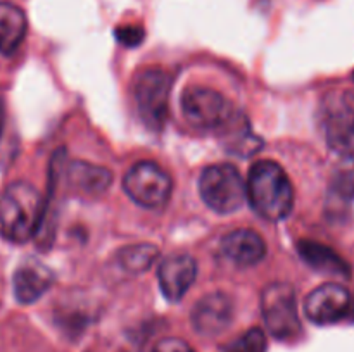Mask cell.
Instances as JSON below:
<instances>
[{"label":"cell","instance_id":"obj_1","mask_svg":"<svg viewBox=\"0 0 354 352\" xmlns=\"http://www.w3.org/2000/svg\"><path fill=\"white\" fill-rule=\"evenodd\" d=\"M245 195L256 214L266 221H282L294 207V188L282 166L259 161L251 168L245 182Z\"/></svg>","mask_w":354,"mask_h":352},{"label":"cell","instance_id":"obj_2","mask_svg":"<svg viewBox=\"0 0 354 352\" xmlns=\"http://www.w3.org/2000/svg\"><path fill=\"white\" fill-rule=\"evenodd\" d=\"M45 204L40 192L28 182H14L0 195V237L10 244H24L40 230Z\"/></svg>","mask_w":354,"mask_h":352},{"label":"cell","instance_id":"obj_3","mask_svg":"<svg viewBox=\"0 0 354 352\" xmlns=\"http://www.w3.org/2000/svg\"><path fill=\"white\" fill-rule=\"evenodd\" d=\"M199 193L209 209L218 214H232L248 200L245 182L232 164L207 166L199 178Z\"/></svg>","mask_w":354,"mask_h":352},{"label":"cell","instance_id":"obj_4","mask_svg":"<svg viewBox=\"0 0 354 352\" xmlns=\"http://www.w3.org/2000/svg\"><path fill=\"white\" fill-rule=\"evenodd\" d=\"M261 313L270 335L277 340H292L301 333L296 292L287 283H272L263 290Z\"/></svg>","mask_w":354,"mask_h":352},{"label":"cell","instance_id":"obj_5","mask_svg":"<svg viewBox=\"0 0 354 352\" xmlns=\"http://www.w3.org/2000/svg\"><path fill=\"white\" fill-rule=\"evenodd\" d=\"M171 78L162 69H145L135 79V102L145 126L161 131L168 119Z\"/></svg>","mask_w":354,"mask_h":352},{"label":"cell","instance_id":"obj_6","mask_svg":"<svg viewBox=\"0 0 354 352\" xmlns=\"http://www.w3.org/2000/svg\"><path fill=\"white\" fill-rule=\"evenodd\" d=\"M123 188L135 204L147 209H158L171 197L173 182L156 162L142 161L128 169L123 178Z\"/></svg>","mask_w":354,"mask_h":352},{"label":"cell","instance_id":"obj_7","mask_svg":"<svg viewBox=\"0 0 354 352\" xmlns=\"http://www.w3.org/2000/svg\"><path fill=\"white\" fill-rule=\"evenodd\" d=\"M182 113L189 124L199 130H218L234 117L230 102L207 86H190L183 92Z\"/></svg>","mask_w":354,"mask_h":352},{"label":"cell","instance_id":"obj_8","mask_svg":"<svg viewBox=\"0 0 354 352\" xmlns=\"http://www.w3.org/2000/svg\"><path fill=\"white\" fill-rule=\"evenodd\" d=\"M351 295L337 283H325L304 300V313L315 324H334L351 313Z\"/></svg>","mask_w":354,"mask_h":352},{"label":"cell","instance_id":"obj_9","mask_svg":"<svg viewBox=\"0 0 354 352\" xmlns=\"http://www.w3.org/2000/svg\"><path fill=\"white\" fill-rule=\"evenodd\" d=\"M234 320V304L223 292L204 295L190 313L194 330L203 337H216L230 326Z\"/></svg>","mask_w":354,"mask_h":352},{"label":"cell","instance_id":"obj_10","mask_svg":"<svg viewBox=\"0 0 354 352\" xmlns=\"http://www.w3.org/2000/svg\"><path fill=\"white\" fill-rule=\"evenodd\" d=\"M197 264L196 259L189 254H169L161 261L158 269V280L161 292L171 302H178L192 283L196 282Z\"/></svg>","mask_w":354,"mask_h":352},{"label":"cell","instance_id":"obj_11","mask_svg":"<svg viewBox=\"0 0 354 352\" xmlns=\"http://www.w3.org/2000/svg\"><path fill=\"white\" fill-rule=\"evenodd\" d=\"M54 283V273L40 261L28 259L12 276L14 297L19 304H33Z\"/></svg>","mask_w":354,"mask_h":352},{"label":"cell","instance_id":"obj_12","mask_svg":"<svg viewBox=\"0 0 354 352\" xmlns=\"http://www.w3.org/2000/svg\"><path fill=\"white\" fill-rule=\"evenodd\" d=\"M221 252L237 266H254L266 255V244L256 231L235 230L221 238Z\"/></svg>","mask_w":354,"mask_h":352},{"label":"cell","instance_id":"obj_13","mask_svg":"<svg viewBox=\"0 0 354 352\" xmlns=\"http://www.w3.org/2000/svg\"><path fill=\"white\" fill-rule=\"evenodd\" d=\"M297 252L308 266L324 275L339 276V278L351 276V266L328 245L315 240H301L297 244Z\"/></svg>","mask_w":354,"mask_h":352},{"label":"cell","instance_id":"obj_14","mask_svg":"<svg viewBox=\"0 0 354 352\" xmlns=\"http://www.w3.org/2000/svg\"><path fill=\"white\" fill-rule=\"evenodd\" d=\"M28 17L19 6L0 0V54L12 55L23 43Z\"/></svg>","mask_w":354,"mask_h":352},{"label":"cell","instance_id":"obj_15","mask_svg":"<svg viewBox=\"0 0 354 352\" xmlns=\"http://www.w3.org/2000/svg\"><path fill=\"white\" fill-rule=\"evenodd\" d=\"M68 178L73 188L80 190L86 195H100L113 183V175L109 169L93 166L85 161H75L69 164Z\"/></svg>","mask_w":354,"mask_h":352},{"label":"cell","instance_id":"obj_16","mask_svg":"<svg viewBox=\"0 0 354 352\" xmlns=\"http://www.w3.org/2000/svg\"><path fill=\"white\" fill-rule=\"evenodd\" d=\"M159 257V248L152 244L130 245L118 254L121 268L130 273H144Z\"/></svg>","mask_w":354,"mask_h":352},{"label":"cell","instance_id":"obj_17","mask_svg":"<svg viewBox=\"0 0 354 352\" xmlns=\"http://www.w3.org/2000/svg\"><path fill=\"white\" fill-rule=\"evenodd\" d=\"M330 192L339 202L354 200V154H348L341 159L335 168L330 182Z\"/></svg>","mask_w":354,"mask_h":352},{"label":"cell","instance_id":"obj_18","mask_svg":"<svg viewBox=\"0 0 354 352\" xmlns=\"http://www.w3.org/2000/svg\"><path fill=\"white\" fill-rule=\"evenodd\" d=\"M220 352H266V337L259 328H251L225 345Z\"/></svg>","mask_w":354,"mask_h":352},{"label":"cell","instance_id":"obj_19","mask_svg":"<svg viewBox=\"0 0 354 352\" xmlns=\"http://www.w3.org/2000/svg\"><path fill=\"white\" fill-rule=\"evenodd\" d=\"M114 37L124 47H138L144 41L145 31L144 28L138 24H124V26H118L114 31Z\"/></svg>","mask_w":354,"mask_h":352},{"label":"cell","instance_id":"obj_20","mask_svg":"<svg viewBox=\"0 0 354 352\" xmlns=\"http://www.w3.org/2000/svg\"><path fill=\"white\" fill-rule=\"evenodd\" d=\"M151 352H196L185 340L175 337H168L159 340L158 344L152 347Z\"/></svg>","mask_w":354,"mask_h":352},{"label":"cell","instance_id":"obj_21","mask_svg":"<svg viewBox=\"0 0 354 352\" xmlns=\"http://www.w3.org/2000/svg\"><path fill=\"white\" fill-rule=\"evenodd\" d=\"M3 124H6V102H3L2 95H0V137H2Z\"/></svg>","mask_w":354,"mask_h":352},{"label":"cell","instance_id":"obj_22","mask_svg":"<svg viewBox=\"0 0 354 352\" xmlns=\"http://www.w3.org/2000/svg\"><path fill=\"white\" fill-rule=\"evenodd\" d=\"M351 313H354V304L351 306Z\"/></svg>","mask_w":354,"mask_h":352},{"label":"cell","instance_id":"obj_23","mask_svg":"<svg viewBox=\"0 0 354 352\" xmlns=\"http://www.w3.org/2000/svg\"><path fill=\"white\" fill-rule=\"evenodd\" d=\"M353 78H354V72H353Z\"/></svg>","mask_w":354,"mask_h":352}]
</instances>
